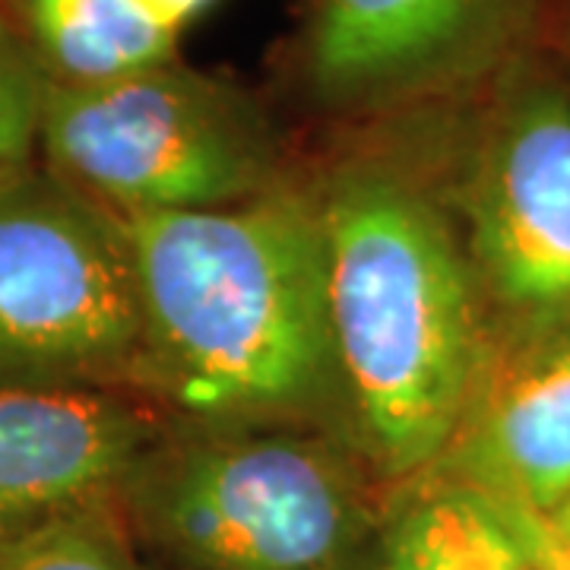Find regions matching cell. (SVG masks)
Here are the masks:
<instances>
[{
	"instance_id": "obj_7",
	"label": "cell",
	"mask_w": 570,
	"mask_h": 570,
	"mask_svg": "<svg viewBox=\"0 0 570 570\" xmlns=\"http://www.w3.org/2000/svg\"><path fill=\"white\" fill-rule=\"evenodd\" d=\"M535 13L539 0H314L298 70L343 118L463 102L527 55Z\"/></svg>"
},
{
	"instance_id": "obj_8",
	"label": "cell",
	"mask_w": 570,
	"mask_h": 570,
	"mask_svg": "<svg viewBox=\"0 0 570 570\" xmlns=\"http://www.w3.org/2000/svg\"><path fill=\"white\" fill-rule=\"evenodd\" d=\"M448 485L489 501L558 510L570 498V321L532 330L489 358L434 463Z\"/></svg>"
},
{
	"instance_id": "obj_12",
	"label": "cell",
	"mask_w": 570,
	"mask_h": 570,
	"mask_svg": "<svg viewBox=\"0 0 570 570\" xmlns=\"http://www.w3.org/2000/svg\"><path fill=\"white\" fill-rule=\"evenodd\" d=\"M0 570H142L121 498L63 510L0 535Z\"/></svg>"
},
{
	"instance_id": "obj_13",
	"label": "cell",
	"mask_w": 570,
	"mask_h": 570,
	"mask_svg": "<svg viewBox=\"0 0 570 570\" xmlns=\"http://www.w3.org/2000/svg\"><path fill=\"white\" fill-rule=\"evenodd\" d=\"M48 77L0 3V178L17 171L41 137Z\"/></svg>"
},
{
	"instance_id": "obj_1",
	"label": "cell",
	"mask_w": 570,
	"mask_h": 570,
	"mask_svg": "<svg viewBox=\"0 0 570 570\" xmlns=\"http://www.w3.org/2000/svg\"><path fill=\"white\" fill-rule=\"evenodd\" d=\"M326 181L333 362L374 463L412 479L441 460L485 367L472 273L409 159L415 108Z\"/></svg>"
},
{
	"instance_id": "obj_6",
	"label": "cell",
	"mask_w": 570,
	"mask_h": 570,
	"mask_svg": "<svg viewBox=\"0 0 570 570\" xmlns=\"http://www.w3.org/2000/svg\"><path fill=\"white\" fill-rule=\"evenodd\" d=\"M472 254L501 305L532 330L570 321V82L520 55L472 108Z\"/></svg>"
},
{
	"instance_id": "obj_5",
	"label": "cell",
	"mask_w": 570,
	"mask_h": 570,
	"mask_svg": "<svg viewBox=\"0 0 570 570\" xmlns=\"http://www.w3.org/2000/svg\"><path fill=\"white\" fill-rule=\"evenodd\" d=\"M146 358L121 216L73 184L0 178V384H73Z\"/></svg>"
},
{
	"instance_id": "obj_11",
	"label": "cell",
	"mask_w": 570,
	"mask_h": 570,
	"mask_svg": "<svg viewBox=\"0 0 570 570\" xmlns=\"http://www.w3.org/2000/svg\"><path fill=\"white\" fill-rule=\"evenodd\" d=\"M374 570H532L498 510L475 491L434 485L384 527Z\"/></svg>"
},
{
	"instance_id": "obj_10",
	"label": "cell",
	"mask_w": 570,
	"mask_h": 570,
	"mask_svg": "<svg viewBox=\"0 0 570 570\" xmlns=\"http://www.w3.org/2000/svg\"><path fill=\"white\" fill-rule=\"evenodd\" d=\"M10 20L61 86H96L175 61L178 39L127 0H10Z\"/></svg>"
},
{
	"instance_id": "obj_16",
	"label": "cell",
	"mask_w": 570,
	"mask_h": 570,
	"mask_svg": "<svg viewBox=\"0 0 570 570\" xmlns=\"http://www.w3.org/2000/svg\"><path fill=\"white\" fill-rule=\"evenodd\" d=\"M551 517H554V520H558V527L570 535V498L558 510H551Z\"/></svg>"
},
{
	"instance_id": "obj_4",
	"label": "cell",
	"mask_w": 570,
	"mask_h": 570,
	"mask_svg": "<svg viewBox=\"0 0 570 570\" xmlns=\"http://www.w3.org/2000/svg\"><path fill=\"white\" fill-rule=\"evenodd\" d=\"M39 140L61 181L121 216L242 204L269 190L279 163L261 105L175 61L96 86L48 82Z\"/></svg>"
},
{
	"instance_id": "obj_15",
	"label": "cell",
	"mask_w": 570,
	"mask_h": 570,
	"mask_svg": "<svg viewBox=\"0 0 570 570\" xmlns=\"http://www.w3.org/2000/svg\"><path fill=\"white\" fill-rule=\"evenodd\" d=\"M127 3L149 26H156L159 32L178 39V32H181L184 26H190L197 17H204L216 0H127Z\"/></svg>"
},
{
	"instance_id": "obj_3",
	"label": "cell",
	"mask_w": 570,
	"mask_h": 570,
	"mask_svg": "<svg viewBox=\"0 0 570 570\" xmlns=\"http://www.w3.org/2000/svg\"><path fill=\"white\" fill-rule=\"evenodd\" d=\"M121 508L184 570H374L387 527L346 453L302 434L149 450Z\"/></svg>"
},
{
	"instance_id": "obj_9",
	"label": "cell",
	"mask_w": 570,
	"mask_h": 570,
	"mask_svg": "<svg viewBox=\"0 0 570 570\" xmlns=\"http://www.w3.org/2000/svg\"><path fill=\"white\" fill-rule=\"evenodd\" d=\"M153 419L105 390L0 384V535L121 498Z\"/></svg>"
},
{
	"instance_id": "obj_2",
	"label": "cell",
	"mask_w": 570,
	"mask_h": 570,
	"mask_svg": "<svg viewBox=\"0 0 570 570\" xmlns=\"http://www.w3.org/2000/svg\"><path fill=\"white\" fill-rule=\"evenodd\" d=\"M146 358L200 415L305 403L333 362L321 209L288 190L121 216Z\"/></svg>"
},
{
	"instance_id": "obj_14",
	"label": "cell",
	"mask_w": 570,
	"mask_h": 570,
	"mask_svg": "<svg viewBox=\"0 0 570 570\" xmlns=\"http://www.w3.org/2000/svg\"><path fill=\"white\" fill-rule=\"evenodd\" d=\"M489 504L513 532L532 570H570V535L558 527L549 510L517 504V501H489Z\"/></svg>"
}]
</instances>
